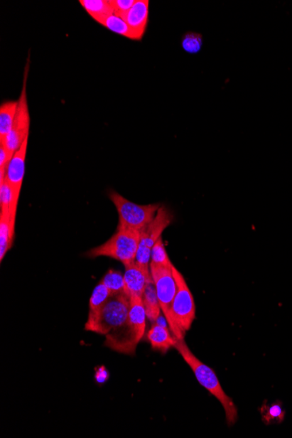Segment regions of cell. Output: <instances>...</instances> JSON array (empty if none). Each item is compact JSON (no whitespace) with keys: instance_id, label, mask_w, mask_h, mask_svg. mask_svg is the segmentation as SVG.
Wrapping results in <instances>:
<instances>
[{"instance_id":"6da1fadb","label":"cell","mask_w":292,"mask_h":438,"mask_svg":"<svg viewBox=\"0 0 292 438\" xmlns=\"http://www.w3.org/2000/svg\"><path fill=\"white\" fill-rule=\"evenodd\" d=\"M131 299L127 321L122 326L106 335L104 345L113 351L135 354L136 346L146 334V314L141 297Z\"/></svg>"},{"instance_id":"7a4b0ae2","label":"cell","mask_w":292,"mask_h":438,"mask_svg":"<svg viewBox=\"0 0 292 438\" xmlns=\"http://www.w3.org/2000/svg\"><path fill=\"white\" fill-rule=\"evenodd\" d=\"M175 348L183 358L185 363L190 367L198 383L221 403L225 410L227 424L229 425L236 424L238 418L237 407L234 405L232 398L223 390L213 369L199 360L184 340H178Z\"/></svg>"},{"instance_id":"3957f363","label":"cell","mask_w":292,"mask_h":438,"mask_svg":"<svg viewBox=\"0 0 292 438\" xmlns=\"http://www.w3.org/2000/svg\"><path fill=\"white\" fill-rule=\"evenodd\" d=\"M141 231L117 225L116 233L104 245L93 247L87 256L90 258L107 257L122 262L124 266L134 264L138 254Z\"/></svg>"},{"instance_id":"277c9868","label":"cell","mask_w":292,"mask_h":438,"mask_svg":"<svg viewBox=\"0 0 292 438\" xmlns=\"http://www.w3.org/2000/svg\"><path fill=\"white\" fill-rule=\"evenodd\" d=\"M131 299L125 293L113 295L96 314L89 315L85 330L107 335L127 321Z\"/></svg>"},{"instance_id":"5b68a950","label":"cell","mask_w":292,"mask_h":438,"mask_svg":"<svg viewBox=\"0 0 292 438\" xmlns=\"http://www.w3.org/2000/svg\"><path fill=\"white\" fill-rule=\"evenodd\" d=\"M173 273L176 281L177 292L172 306V333L178 340H184L196 317L195 303L183 275L174 265Z\"/></svg>"},{"instance_id":"8992f818","label":"cell","mask_w":292,"mask_h":438,"mask_svg":"<svg viewBox=\"0 0 292 438\" xmlns=\"http://www.w3.org/2000/svg\"><path fill=\"white\" fill-rule=\"evenodd\" d=\"M109 197L119 213V224L139 231L153 222L161 207L159 204H136L115 191L109 192Z\"/></svg>"},{"instance_id":"52a82bcc","label":"cell","mask_w":292,"mask_h":438,"mask_svg":"<svg viewBox=\"0 0 292 438\" xmlns=\"http://www.w3.org/2000/svg\"><path fill=\"white\" fill-rule=\"evenodd\" d=\"M173 219V216L168 209L161 205L153 222L141 231L136 262L142 268L150 270L151 250L155 243L162 237L163 232L172 223Z\"/></svg>"},{"instance_id":"ba28073f","label":"cell","mask_w":292,"mask_h":438,"mask_svg":"<svg viewBox=\"0 0 292 438\" xmlns=\"http://www.w3.org/2000/svg\"><path fill=\"white\" fill-rule=\"evenodd\" d=\"M29 57L26 63L24 78H23V86L20 98H18V105L16 117H15L13 128L5 140L0 141V144H4L11 154H14L24 141L29 137L30 129V113L28 102V95H26V83H28L29 72Z\"/></svg>"},{"instance_id":"9c48e42d","label":"cell","mask_w":292,"mask_h":438,"mask_svg":"<svg viewBox=\"0 0 292 438\" xmlns=\"http://www.w3.org/2000/svg\"><path fill=\"white\" fill-rule=\"evenodd\" d=\"M173 266L166 267V266L150 265L151 275L156 287L159 304L171 331L173 329L172 306L177 292Z\"/></svg>"},{"instance_id":"30bf717a","label":"cell","mask_w":292,"mask_h":438,"mask_svg":"<svg viewBox=\"0 0 292 438\" xmlns=\"http://www.w3.org/2000/svg\"><path fill=\"white\" fill-rule=\"evenodd\" d=\"M28 138L24 141L22 146L15 152L6 171V180L13 189L14 201L18 203L21 192L26 173V158L28 152Z\"/></svg>"},{"instance_id":"8fae6325","label":"cell","mask_w":292,"mask_h":438,"mask_svg":"<svg viewBox=\"0 0 292 438\" xmlns=\"http://www.w3.org/2000/svg\"><path fill=\"white\" fill-rule=\"evenodd\" d=\"M124 292L130 299L134 298V297L143 298L148 281L151 278L150 270L142 268L136 262L134 264L124 266Z\"/></svg>"},{"instance_id":"7c38bea8","label":"cell","mask_w":292,"mask_h":438,"mask_svg":"<svg viewBox=\"0 0 292 438\" xmlns=\"http://www.w3.org/2000/svg\"><path fill=\"white\" fill-rule=\"evenodd\" d=\"M124 20L134 31L136 41H141L145 36L149 20V1L136 0L135 5L129 11Z\"/></svg>"},{"instance_id":"4fadbf2b","label":"cell","mask_w":292,"mask_h":438,"mask_svg":"<svg viewBox=\"0 0 292 438\" xmlns=\"http://www.w3.org/2000/svg\"><path fill=\"white\" fill-rule=\"evenodd\" d=\"M147 341L150 342L151 348L163 353H168L172 348H175L178 338L174 336L169 327L154 323L151 328L148 331Z\"/></svg>"},{"instance_id":"5bb4252c","label":"cell","mask_w":292,"mask_h":438,"mask_svg":"<svg viewBox=\"0 0 292 438\" xmlns=\"http://www.w3.org/2000/svg\"><path fill=\"white\" fill-rule=\"evenodd\" d=\"M143 302L147 319H149L151 323H156L158 319L161 318L162 310L153 277L148 281L143 295Z\"/></svg>"},{"instance_id":"9a60e30c","label":"cell","mask_w":292,"mask_h":438,"mask_svg":"<svg viewBox=\"0 0 292 438\" xmlns=\"http://www.w3.org/2000/svg\"><path fill=\"white\" fill-rule=\"evenodd\" d=\"M79 2L87 13L99 24L114 14L109 0H80Z\"/></svg>"},{"instance_id":"2e32d148","label":"cell","mask_w":292,"mask_h":438,"mask_svg":"<svg viewBox=\"0 0 292 438\" xmlns=\"http://www.w3.org/2000/svg\"><path fill=\"white\" fill-rule=\"evenodd\" d=\"M18 101H7L0 105V141L9 134L16 117Z\"/></svg>"},{"instance_id":"e0dca14e","label":"cell","mask_w":292,"mask_h":438,"mask_svg":"<svg viewBox=\"0 0 292 438\" xmlns=\"http://www.w3.org/2000/svg\"><path fill=\"white\" fill-rule=\"evenodd\" d=\"M10 213H0V261L11 250L13 245L15 232L11 228Z\"/></svg>"},{"instance_id":"ac0fdd59","label":"cell","mask_w":292,"mask_h":438,"mask_svg":"<svg viewBox=\"0 0 292 438\" xmlns=\"http://www.w3.org/2000/svg\"><path fill=\"white\" fill-rule=\"evenodd\" d=\"M102 26L113 33L119 34L132 41H136V38L132 29L129 26L127 22L123 18L117 16L115 14L111 15L102 23Z\"/></svg>"},{"instance_id":"d6986e66","label":"cell","mask_w":292,"mask_h":438,"mask_svg":"<svg viewBox=\"0 0 292 438\" xmlns=\"http://www.w3.org/2000/svg\"><path fill=\"white\" fill-rule=\"evenodd\" d=\"M112 296L113 295L111 292L100 282L94 287L92 295L90 297L89 315L96 314L97 311H99Z\"/></svg>"},{"instance_id":"ffe728a7","label":"cell","mask_w":292,"mask_h":438,"mask_svg":"<svg viewBox=\"0 0 292 438\" xmlns=\"http://www.w3.org/2000/svg\"><path fill=\"white\" fill-rule=\"evenodd\" d=\"M101 283L104 284L112 295L124 293V275L117 270L109 269L104 277L102 278Z\"/></svg>"},{"instance_id":"44dd1931","label":"cell","mask_w":292,"mask_h":438,"mask_svg":"<svg viewBox=\"0 0 292 438\" xmlns=\"http://www.w3.org/2000/svg\"><path fill=\"white\" fill-rule=\"evenodd\" d=\"M14 201L13 189L6 180L0 183V213H10L13 208H18Z\"/></svg>"},{"instance_id":"7402d4cb","label":"cell","mask_w":292,"mask_h":438,"mask_svg":"<svg viewBox=\"0 0 292 438\" xmlns=\"http://www.w3.org/2000/svg\"><path fill=\"white\" fill-rule=\"evenodd\" d=\"M203 45V38L202 34L188 32L185 33L182 37V48L188 54L195 55L202 50Z\"/></svg>"},{"instance_id":"603a6c76","label":"cell","mask_w":292,"mask_h":438,"mask_svg":"<svg viewBox=\"0 0 292 438\" xmlns=\"http://www.w3.org/2000/svg\"><path fill=\"white\" fill-rule=\"evenodd\" d=\"M150 265L166 266V267H172L173 265L170 260L168 252H166L162 237L155 243L153 250H151Z\"/></svg>"},{"instance_id":"cb8c5ba5","label":"cell","mask_w":292,"mask_h":438,"mask_svg":"<svg viewBox=\"0 0 292 438\" xmlns=\"http://www.w3.org/2000/svg\"><path fill=\"white\" fill-rule=\"evenodd\" d=\"M114 10V14L124 18L135 5L136 0H109Z\"/></svg>"},{"instance_id":"d4e9b609","label":"cell","mask_w":292,"mask_h":438,"mask_svg":"<svg viewBox=\"0 0 292 438\" xmlns=\"http://www.w3.org/2000/svg\"><path fill=\"white\" fill-rule=\"evenodd\" d=\"M13 155L4 144H0V170L7 171Z\"/></svg>"},{"instance_id":"484cf974","label":"cell","mask_w":292,"mask_h":438,"mask_svg":"<svg viewBox=\"0 0 292 438\" xmlns=\"http://www.w3.org/2000/svg\"><path fill=\"white\" fill-rule=\"evenodd\" d=\"M270 415L273 417H279L282 415V410L279 406H273L271 407Z\"/></svg>"}]
</instances>
